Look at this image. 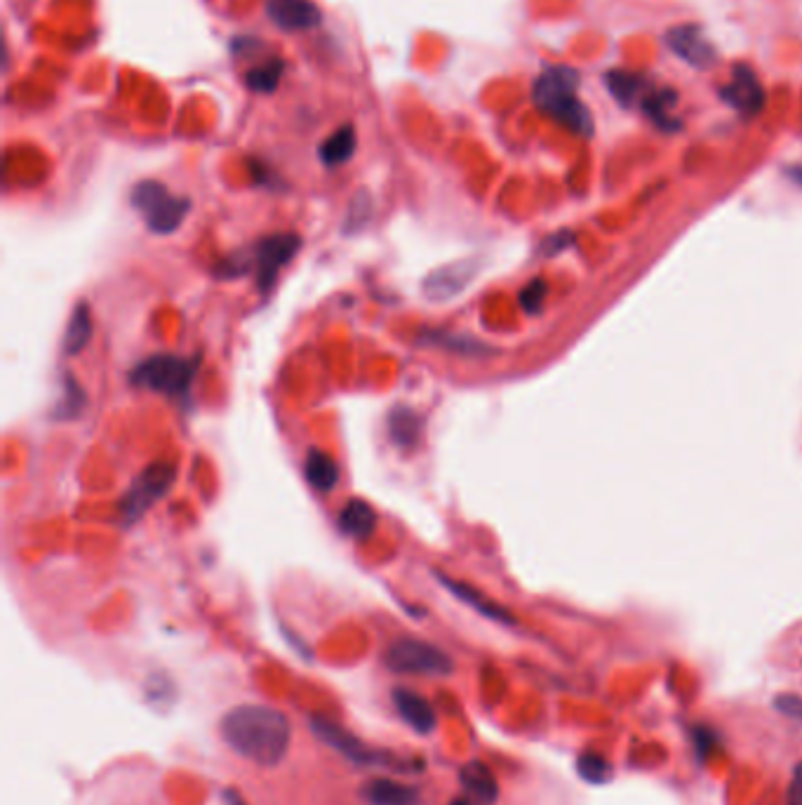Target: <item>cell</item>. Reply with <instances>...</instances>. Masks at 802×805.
<instances>
[{
    "label": "cell",
    "instance_id": "1",
    "mask_svg": "<svg viewBox=\"0 0 802 805\" xmlns=\"http://www.w3.org/2000/svg\"><path fill=\"white\" fill-rule=\"evenodd\" d=\"M219 735L236 756L273 768L290 749L292 725L283 711L264 704H240L222 716Z\"/></svg>",
    "mask_w": 802,
    "mask_h": 805
},
{
    "label": "cell",
    "instance_id": "2",
    "mask_svg": "<svg viewBox=\"0 0 802 805\" xmlns=\"http://www.w3.org/2000/svg\"><path fill=\"white\" fill-rule=\"evenodd\" d=\"M577 85V71L567 69V66H553V69L541 73L534 83V102L574 135L591 137L593 118L577 95Z\"/></svg>",
    "mask_w": 802,
    "mask_h": 805
},
{
    "label": "cell",
    "instance_id": "3",
    "mask_svg": "<svg viewBox=\"0 0 802 805\" xmlns=\"http://www.w3.org/2000/svg\"><path fill=\"white\" fill-rule=\"evenodd\" d=\"M198 372V358H182L170 354H158L144 358L135 370L130 372L132 387L156 391V394L186 401L191 394L193 379Z\"/></svg>",
    "mask_w": 802,
    "mask_h": 805
},
{
    "label": "cell",
    "instance_id": "4",
    "mask_svg": "<svg viewBox=\"0 0 802 805\" xmlns=\"http://www.w3.org/2000/svg\"><path fill=\"white\" fill-rule=\"evenodd\" d=\"M177 481V464L170 462V459H160V462H153L146 467L142 474H139L128 492L123 495V500L118 504V516L125 525H135L137 521H142L144 514L149 509L156 507V504L163 500L167 492L172 490V485Z\"/></svg>",
    "mask_w": 802,
    "mask_h": 805
},
{
    "label": "cell",
    "instance_id": "5",
    "mask_svg": "<svg viewBox=\"0 0 802 805\" xmlns=\"http://www.w3.org/2000/svg\"><path fill=\"white\" fill-rule=\"evenodd\" d=\"M130 201L156 236L175 234L191 210V201L172 196L160 182H139L132 189Z\"/></svg>",
    "mask_w": 802,
    "mask_h": 805
},
{
    "label": "cell",
    "instance_id": "6",
    "mask_svg": "<svg viewBox=\"0 0 802 805\" xmlns=\"http://www.w3.org/2000/svg\"><path fill=\"white\" fill-rule=\"evenodd\" d=\"M386 667L396 674L414 676H447L454 671L452 657L438 645L419 641V638H398L386 650Z\"/></svg>",
    "mask_w": 802,
    "mask_h": 805
},
{
    "label": "cell",
    "instance_id": "7",
    "mask_svg": "<svg viewBox=\"0 0 802 805\" xmlns=\"http://www.w3.org/2000/svg\"><path fill=\"white\" fill-rule=\"evenodd\" d=\"M299 248H302V238L294 234L266 236L255 245V248H250L252 266H255L252 274L257 276L259 290L266 292L273 288V283H276L278 278V271L297 257Z\"/></svg>",
    "mask_w": 802,
    "mask_h": 805
},
{
    "label": "cell",
    "instance_id": "8",
    "mask_svg": "<svg viewBox=\"0 0 802 805\" xmlns=\"http://www.w3.org/2000/svg\"><path fill=\"white\" fill-rule=\"evenodd\" d=\"M478 269L480 266L476 259H461V262L440 266L421 283L424 297L429 302H450V299L459 297L461 292L469 288L473 278L478 276Z\"/></svg>",
    "mask_w": 802,
    "mask_h": 805
},
{
    "label": "cell",
    "instance_id": "9",
    "mask_svg": "<svg viewBox=\"0 0 802 805\" xmlns=\"http://www.w3.org/2000/svg\"><path fill=\"white\" fill-rule=\"evenodd\" d=\"M311 728H313V733H316L318 740H323L325 744H330L332 749H337L339 754L346 756L353 763H360V765L386 763V754H379V751L370 749L367 744L360 742L358 737H353L349 730H344L342 725L327 721V718L316 716L311 721Z\"/></svg>",
    "mask_w": 802,
    "mask_h": 805
},
{
    "label": "cell",
    "instance_id": "10",
    "mask_svg": "<svg viewBox=\"0 0 802 805\" xmlns=\"http://www.w3.org/2000/svg\"><path fill=\"white\" fill-rule=\"evenodd\" d=\"M464 798L457 805H494L499 798V784L485 763L471 761L459 773Z\"/></svg>",
    "mask_w": 802,
    "mask_h": 805
},
{
    "label": "cell",
    "instance_id": "11",
    "mask_svg": "<svg viewBox=\"0 0 802 805\" xmlns=\"http://www.w3.org/2000/svg\"><path fill=\"white\" fill-rule=\"evenodd\" d=\"M723 99L730 106H734L739 113L755 116L765 104V90L751 69L737 66V69H734L732 83L723 88Z\"/></svg>",
    "mask_w": 802,
    "mask_h": 805
},
{
    "label": "cell",
    "instance_id": "12",
    "mask_svg": "<svg viewBox=\"0 0 802 805\" xmlns=\"http://www.w3.org/2000/svg\"><path fill=\"white\" fill-rule=\"evenodd\" d=\"M666 43L675 55L692 66H708L713 64L715 59V50L711 48V43L706 41L699 26L692 24L675 26V29L668 31Z\"/></svg>",
    "mask_w": 802,
    "mask_h": 805
},
{
    "label": "cell",
    "instance_id": "13",
    "mask_svg": "<svg viewBox=\"0 0 802 805\" xmlns=\"http://www.w3.org/2000/svg\"><path fill=\"white\" fill-rule=\"evenodd\" d=\"M393 704H396L398 714L403 721L410 725L412 730H417L419 735H431L433 730L438 728V716L436 709L431 707V702L426 697H421L419 693L407 688H396L391 693Z\"/></svg>",
    "mask_w": 802,
    "mask_h": 805
},
{
    "label": "cell",
    "instance_id": "14",
    "mask_svg": "<svg viewBox=\"0 0 802 805\" xmlns=\"http://www.w3.org/2000/svg\"><path fill=\"white\" fill-rule=\"evenodd\" d=\"M266 12L285 31H306L320 24V10L311 0H269Z\"/></svg>",
    "mask_w": 802,
    "mask_h": 805
},
{
    "label": "cell",
    "instance_id": "15",
    "mask_svg": "<svg viewBox=\"0 0 802 805\" xmlns=\"http://www.w3.org/2000/svg\"><path fill=\"white\" fill-rule=\"evenodd\" d=\"M438 580L447 591H450V594L457 596L461 603L471 605L473 610L480 612V615L487 617V620L501 622V624H516V620H513V615L509 610L501 608V605H497L494 601H490V598L480 594L478 589H473V587H469V584H464V582L450 580V577H445V575H438Z\"/></svg>",
    "mask_w": 802,
    "mask_h": 805
},
{
    "label": "cell",
    "instance_id": "16",
    "mask_svg": "<svg viewBox=\"0 0 802 805\" xmlns=\"http://www.w3.org/2000/svg\"><path fill=\"white\" fill-rule=\"evenodd\" d=\"M605 83L610 88V95L624 106L645 104V99L652 92V83L647 78L628 71H607Z\"/></svg>",
    "mask_w": 802,
    "mask_h": 805
},
{
    "label": "cell",
    "instance_id": "17",
    "mask_svg": "<svg viewBox=\"0 0 802 805\" xmlns=\"http://www.w3.org/2000/svg\"><path fill=\"white\" fill-rule=\"evenodd\" d=\"M389 436L391 441L400 445V448H414L421 438V429H424V422L421 417L407 405H396L389 412Z\"/></svg>",
    "mask_w": 802,
    "mask_h": 805
},
{
    "label": "cell",
    "instance_id": "18",
    "mask_svg": "<svg viewBox=\"0 0 802 805\" xmlns=\"http://www.w3.org/2000/svg\"><path fill=\"white\" fill-rule=\"evenodd\" d=\"M304 476L318 492H332L339 483L337 462L323 450H311L304 459Z\"/></svg>",
    "mask_w": 802,
    "mask_h": 805
},
{
    "label": "cell",
    "instance_id": "19",
    "mask_svg": "<svg viewBox=\"0 0 802 805\" xmlns=\"http://www.w3.org/2000/svg\"><path fill=\"white\" fill-rule=\"evenodd\" d=\"M365 798L370 805H414L419 801V791L396 780L379 777L365 784Z\"/></svg>",
    "mask_w": 802,
    "mask_h": 805
},
{
    "label": "cell",
    "instance_id": "20",
    "mask_svg": "<svg viewBox=\"0 0 802 805\" xmlns=\"http://www.w3.org/2000/svg\"><path fill=\"white\" fill-rule=\"evenodd\" d=\"M92 339V316H90V309L85 302H78L73 306L71 311V318L69 323H66V330H64V354L66 356H76L88 347V342Z\"/></svg>",
    "mask_w": 802,
    "mask_h": 805
},
{
    "label": "cell",
    "instance_id": "21",
    "mask_svg": "<svg viewBox=\"0 0 802 805\" xmlns=\"http://www.w3.org/2000/svg\"><path fill=\"white\" fill-rule=\"evenodd\" d=\"M339 528H342L344 535L365 540L377 528V514H374V509L367 502L351 500L339 511Z\"/></svg>",
    "mask_w": 802,
    "mask_h": 805
},
{
    "label": "cell",
    "instance_id": "22",
    "mask_svg": "<svg viewBox=\"0 0 802 805\" xmlns=\"http://www.w3.org/2000/svg\"><path fill=\"white\" fill-rule=\"evenodd\" d=\"M353 153H356V132H353L351 125H344L342 130H337L334 135L325 139L318 156L327 168H337V165L349 163Z\"/></svg>",
    "mask_w": 802,
    "mask_h": 805
},
{
    "label": "cell",
    "instance_id": "23",
    "mask_svg": "<svg viewBox=\"0 0 802 805\" xmlns=\"http://www.w3.org/2000/svg\"><path fill=\"white\" fill-rule=\"evenodd\" d=\"M85 405H88V396H85V391L78 384V379L71 375H64V394H62V398H59L52 417L59 419V422H64V419H76L80 412L85 410Z\"/></svg>",
    "mask_w": 802,
    "mask_h": 805
},
{
    "label": "cell",
    "instance_id": "24",
    "mask_svg": "<svg viewBox=\"0 0 802 805\" xmlns=\"http://www.w3.org/2000/svg\"><path fill=\"white\" fill-rule=\"evenodd\" d=\"M421 342H429L433 347H445L452 351H459V354H487V344L476 342L473 337H459V335H447V332H424L421 335Z\"/></svg>",
    "mask_w": 802,
    "mask_h": 805
},
{
    "label": "cell",
    "instance_id": "25",
    "mask_svg": "<svg viewBox=\"0 0 802 805\" xmlns=\"http://www.w3.org/2000/svg\"><path fill=\"white\" fill-rule=\"evenodd\" d=\"M577 768H579V775L584 777L586 782L591 784H605L612 780V765L607 761L605 756L600 754H581L579 761H577Z\"/></svg>",
    "mask_w": 802,
    "mask_h": 805
},
{
    "label": "cell",
    "instance_id": "26",
    "mask_svg": "<svg viewBox=\"0 0 802 805\" xmlns=\"http://www.w3.org/2000/svg\"><path fill=\"white\" fill-rule=\"evenodd\" d=\"M280 73H283V64L280 62H269L259 69H252L247 73V85L257 92H271L276 90V85L280 81Z\"/></svg>",
    "mask_w": 802,
    "mask_h": 805
},
{
    "label": "cell",
    "instance_id": "27",
    "mask_svg": "<svg viewBox=\"0 0 802 805\" xmlns=\"http://www.w3.org/2000/svg\"><path fill=\"white\" fill-rule=\"evenodd\" d=\"M370 217H372V201L367 198V194L360 196L356 194L349 210V219H346V231H360L367 222H370Z\"/></svg>",
    "mask_w": 802,
    "mask_h": 805
},
{
    "label": "cell",
    "instance_id": "28",
    "mask_svg": "<svg viewBox=\"0 0 802 805\" xmlns=\"http://www.w3.org/2000/svg\"><path fill=\"white\" fill-rule=\"evenodd\" d=\"M544 299H546V283L541 281V278H534V281L527 283L523 292H520V304H523V309L530 311V314L541 309Z\"/></svg>",
    "mask_w": 802,
    "mask_h": 805
},
{
    "label": "cell",
    "instance_id": "29",
    "mask_svg": "<svg viewBox=\"0 0 802 805\" xmlns=\"http://www.w3.org/2000/svg\"><path fill=\"white\" fill-rule=\"evenodd\" d=\"M774 707L788 718H802V700L795 695H779L774 700Z\"/></svg>",
    "mask_w": 802,
    "mask_h": 805
},
{
    "label": "cell",
    "instance_id": "30",
    "mask_svg": "<svg viewBox=\"0 0 802 805\" xmlns=\"http://www.w3.org/2000/svg\"><path fill=\"white\" fill-rule=\"evenodd\" d=\"M786 805H802V763L795 765L793 780L788 784Z\"/></svg>",
    "mask_w": 802,
    "mask_h": 805
},
{
    "label": "cell",
    "instance_id": "31",
    "mask_svg": "<svg viewBox=\"0 0 802 805\" xmlns=\"http://www.w3.org/2000/svg\"><path fill=\"white\" fill-rule=\"evenodd\" d=\"M563 243H570V236H567V234H556V236L551 238V241L544 243V248H546L548 252H556V250L563 248Z\"/></svg>",
    "mask_w": 802,
    "mask_h": 805
},
{
    "label": "cell",
    "instance_id": "32",
    "mask_svg": "<svg viewBox=\"0 0 802 805\" xmlns=\"http://www.w3.org/2000/svg\"><path fill=\"white\" fill-rule=\"evenodd\" d=\"M224 805H245V801L236 794V791H226Z\"/></svg>",
    "mask_w": 802,
    "mask_h": 805
},
{
    "label": "cell",
    "instance_id": "33",
    "mask_svg": "<svg viewBox=\"0 0 802 805\" xmlns=\"http://www.w3.org/2000/svg\"><path fill=\"white\" fill-rule=\"evenodd\" d=\"M788 177H791L798 186H802V165H793V168H788Z\"/></svg>",
    "mask_w": 802,
    "mask_h": 805
}]
</instances>
